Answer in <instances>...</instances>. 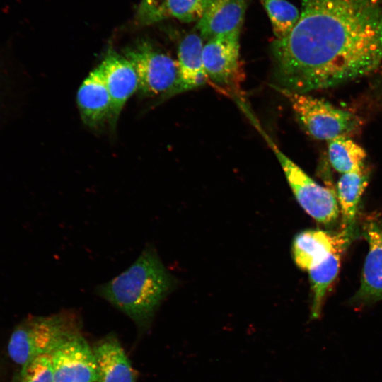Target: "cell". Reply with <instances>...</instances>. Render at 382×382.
Returning a JSON list of instances; mask_svg holds the SVG:
<instances>
[{
    "instance_id": "1",
    "label": "cell",
    "mask_w": 382,
    "mask_h": 382,
    "mask_svg": "<svg viewBox=\"0 0 382 382\" xmlns=\"http://www.w3.org/2000/svg\"><path fill=\"white\" fill-rule=\"evenodd\" d=\"M299 18L272 45L275 87H335L382 63V0H301Z\"/></svg>"
},
{
    "instance_id": "2",
    "label": "cell",
    "mask_w": 382,
    "mask_h": 382,
    "mask_svg": "<svg viewBox=\"0 0 382 382\" xmlns=\"http://www.w3.org/2000/svg\"><path fill=\"white\" fill-rule=\"evenodd\" d=\"M155 246L147 244L123 272L95 288L97 295L129 316L139 327L151 322L163 301L175 286Z\"/></svg>"
},
{
    "instance_id": "3",
    "label": "cell",
    "mask_w": 382,
    "mask_h": 382,
    "mask_svg": "<svg viewBox=\"0 0 382 382\" xmlns=\"http://www.w3.org/2000/svg\"><path fill=\"white\" fill-rule=\"evenodd\" d=\"M76 313L64 311L45 316H30L13 331L7 350L20 373L36 358L51 354L59 346L79 333Z\"/></svg>"
},
{
    "instance_id": "4",
    "label": "cell",
    "mask_w": 382,
    "mask_h": 382,
    "mask_svg": "<svg viewBox=\"0 0 382 382\" xmlns=\"http://www.w3.org/2000/svg\"><path fill=\"white\" fill-rule=\"evenodd\" d=\"M289 101L305 129L313 137L327 141L340 136L348 137L361 126L354 113L306 93L277 88Z\"/></svg>"
},
{
    "instance_id": "5",
    "label": "cell",
    "mask_w": 382,
    "mask_h": 382,
    "mask_svg": "<svg viewBox=\"0 0 382 382\" xmlns=\"http://www.w3.org/2000/svg\"><path fill=\"white\" fill-rule=\"evenodd\" d=\"M266 139L275 153L300 206L320 224L330 225L335 223L339 216L340 208L334 190L315 182L268 137Z\"/></svg>"
},
{
    "instance_id": "6",
    "label": "cell",
    "mask_w": 382,
    "mask_h": 382,
    "mask_svg": "<svg viewBox=\"0 0 382 382\" xmlns=\"http://www.w3.org/2000/svg\"><path fill=\"white\" fill-rule=\"evenodd\" d=\"M123 55L135 69L143 95L166 98L175 87L178 79L177 62L149 42L139 40L126 48Z\"/></svg>"
},
{
    "instance_id": "7",
    "label": "cell",
    "mask_w": 382,
    "mask_h": 382,
    "mask_svg": "<svg viewBox=\"0 0 382 382\" xmlns=\"http://www.w3.org/2000/svg\"><path fill=\"white\" fill-rule=\"evenodd\" d=\"M239 33L214 37L204 45L202 62L208 79L218 87L237 91L241 80Z\"/></svg>"
},
{
    "instance_id": "8",
    "label": "cell",
    "mask_w": 382,
    "mask_h": 382,
    "mask_svg": "<svg viewBox=\"0 0 382 382\" xmlns=\"http://www.w3.org/2000/svg\"><path fill=\"white\" fill-rule=\"evenodd\" d=\"M50 355L54 382H99L93 349L80 332L63 342Z\"/></svg>"
},
{
    "instance_id": "9",
    "label": "cell",
    "mask_w": 382,
    "mask_h": 382,
    "mask_svg": "<svg viewBox=\"0 0 382 382\" xmlns=\"http://www.w3.org/2000/svg\"><path fill=\"white\" fill-rule=\"evenodd\" d=\"M363 234L368 242L369 251L360 287L349 301L355 306H368L382 300V221L371 219L365 222Z\"/></svg>"
},
{
    "instance_id": "10",
    "label": "cell",
    "mask_w": 382,
    "mask_h": 382,
    "mask_svg": "<svg viewBox=\"0 0 382 382\" xmlns=\"http://www.w3.org/2000/svg\"><path fill=\"white\" fill-rule=\"evenodd\" d=\"M354 228L332 233L319 229L298 233L292 243V255L298 267L308 270L331 253L344 250L352 240Z\"/></svg>"
},
{
    "instance_id": "11",
    "label": "cell",
    "mask_w": 382,
    "mask_h": 382,
    "mask_svg": "<svg viewBox=\"0 0 382 382\" xmlns=\"http://www.w3.org/2000/svg\"><path fill=\"white\" fill-rule=\"evenodd\" d=\"M100 66L112 100L110 125L114 127L126 102L139 89V80L132 64L112 49Z\"/></svg>"
},
{
    "instance_id": "12",
    "label": "cell",
    "mask_w": 382,
    "mask_h": 382,
    "mask_svg": "<svg viewBox=\"0 0 382 382\" xmlns=\"http://www.w3.org/2000/svg\"><path fill=\"white\" fill-rule=\"evenodd\" d=\"M76 103L82 122L87 127L99 129L111 123L112 100L100 64L80 86Z\"/></svg>"
},
{
    "instance_id": "13",
    "label": "cell",
    "mask_w": 382,
    "mask_h": 382,
    "mask_svg": "<svg viewBox=\"0 0 382 382\" xmlns=\"http://www.w3.org/2000/svg\"><path fill=\"white\" fill-rule=\"evenodd\" d=\"M202 37L196 33L186 35L178 52V79L166 98L204 85L208 77L202 62Z\"/></svg>"
},
{
    "instance_id": "14",
    "label": "cell",
    "mask_w": 382,
    "mask_h": 382,
    "mask_svg": "<svg viewBox=\"0 0 382 382\" xmlns=\"http://www.w3.org/2000/svg\"><path fill=\"white\" fill-rule=\"evenodd\" d=\"M245 11V0H212L197 23L200 36L209 40L219 35L240 33Z\"/></svg>"
},
{
    "instance_id": "15",
    "label": "cell",
    "mask_w": 382,
    "mask_h": 382,
    "mask_svg": "<svg viewBox=\"0 0 382 382\" xmlns=\"http://www.w3.org/2000/svg\"><path fill=\"white\" fill-rule=\"evenodd\" d=\"M93 352L99 382H134L133 369L115 336L110 335L100 340Z\"/></svg>"
},
{
    "instance_id": "16",
    "label": "cell",
    "mask_w": 382,
    "mask_h": 382,
    "mask_svg": "<svg viewBox=\"0 0 382 382\" xmlns=\"http://www.w3.org/2000/svg\"><path fill=\"white\" fill-rule=\"evenodd\" d=\"M368 180L365 168L340 176L336 195L342 219V229L354 228L358 205Z\"/></svg>"
},
{
    "instance_id": "17",
    "label": "cell",
    "mask_w": 382,
    "mask_h": 382,
    "mask_svg": "<svg viewBox=\"0 0 382 382\" xmlns=\"http://www.w3.org/2000/svg\"><path fill=\"white\" fill-rule=\"evenodd\" d=\"M344 250H337L308 270L312 290L311 319H319L325 298L331 284L335 279L340 268V257Z\"/></svg>"
},
{
    "instance_id": "18",
    "label": "cell",
    "mask_w": 382,
    "mask_h": 382,
    "mask_svg": "<svg viewBox=\"0 0 382 382\" xmlns=\"http://www.w3.org/2000/svg\"><path fill=\"white\" fill-rule=\"evenodd\" d=\"M328 152L331 166L342 174L365 167V150L348 137L340 136L328 141Z\"/></svg>"
},
{
    "instance_id": "19",
    "label": "cell",
    "mask_w": 382,
    "mask_h": 382,
    "mask_svg": "<svg viewBox=\"0 0 382 382\" xmlns=\"http://www.w3.org/2000/svg\"><path fill=\"white\" fill-rule=\"evenodd\" d=\"M277 39L286 37L297 23L300 13L286 0H261Z\"/></svg>"
},
{
    "instance_id": "20",
    "label": "cell",
    "mask_w": 382,
    "mask_h": 382,
    "mask_svg": "<svg viewBox=\"0 0 382 382\" xmlns=\"http://www.w3.org/2000/svg\"><path fill=\"white\" fill-rule=\"evenodd\" d=\"M212 0H166L168 16L189 23L200 20Z\"/></svg>"
},
{
    "instance_id": "21",
    "label": "cell",
    "mask_w": 382,
    "mask_h": 382,
    "mask_svg": "<svg viewBox=\"0 0 382 382\" xmlns=\"http://www.w3.org/2000/svg\"><path fill=\"white\" fill-rule=\"evenodd\" d=\"M20 382H54L51 355L40 356L19 374Z\"/></svg>"
},
{
    "instance_id": "22",
    "label": "cell",
    "mask_w": 382,
    "mask_h": 382,
    "mask_svg": "<svg viewBox=\"0 0 382 382\" xmlns=\"http://www.w3.org/2000/svg\"><path fill=\"white\" fill-rule=\"evenodd\" d=\"M168 17L166 0H141L138 10L141 23L149 25Z\"/></svg>"
}]
</instances>
